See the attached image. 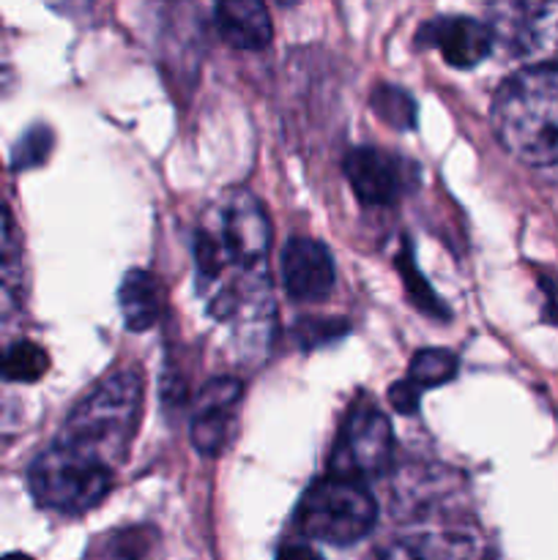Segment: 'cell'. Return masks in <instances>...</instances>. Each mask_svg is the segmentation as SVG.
<instances>
[{
  "mask_svg": "<svg viewBox=\"0 0 558 560\" xmlns=\"http://www.w3.org/2000/svg\"><path fill=\"white\" fill-rule=\"evenodd\" d=\"M490 118L498 142L518 162L558 164V66H531L509 77Z\"/></svg>",
  "mask_w": 558,
  "mask_h": 560,
  "instance_id": "cell-1",
  "label": "cell"
},
{
  "mask_svg": "<svg viewBox=\"0 0 558 560\" xmlns=\"http://www.w3.org/2000/svg\"><path fill=\"white\" fill-rule=\"evenodd\" d=\"M241 399V383L235 377H217L195 399L191 413V443L206 457H217L230 441L233 410Z\"/></svg>",
  "mask_w": 558,
  "mask_h": 560,
  "instance_id": "cell-9",
  "label": "cell"
},
{
  "mask_svg": "<svg viewBox=\"0 0 558 560\" xmlns=\"http://www.w3.org/2000/svg\"><path fill=\"white\" fill-rule=\"evenodd\" d=\"M454 375H457V359L449 350H419L408 366V381L421 388L443 386Z\"/></svg>",
  "mask_w": 558,
  "mask_h": 560,
  "instance_id": "cell-16",
  "label": "cell"
},
{
  "mask_svg": "<svg viewBox=\"0 0 558 560\" xmlns=\"http://www.w3.org/2000/svg\"><path fill=\"white\" fill-rule=\"evenodd\" d=\"M268 241L271 230L260 200L249 191H230L213 208L208 228L197 235V277L202 284H213L230 271L239 277H266Z\"/></svg>",
  "mask_w": 558,
  "mask_h": 560,
  "instance_id": "cell-2",
  "label": "cell"
},
{
  "mask_svg": "<svg viewBox=\"0 0 558 560\" xmlns=\"http://www.w3.org/2000/svg\"><path fill=\"white\" fill-rule=\"evenodd\" d=\"M213 20L219 36L235 49L255 52L271 42V14L263 0H217Z\"/></svg>",
  "mask_w": 558,
  "mask_h": 560,
  "instance_id": "cell-12",
  "label": "cell"
},
{
  "mask_svg": "<svg viewBox=\"0 0 558 560\" xmlns=\"http://www.w3.org/2000/svg\"><path fill=\"white\" fill-rule=\"evenodd\" d=\"M22 277L20 233L11 213L0 206V288L14 290Z\"/></svg>",
  "mask_w": 558,
  "mask_h": 560,
  "instance_id": "cell-18",
  "label": "cell"
},
{
  "mask_svg": "<svg viewBox=\"0 0 558 560\" xmlns=\"http://www.w3.org/2000/svg\"><path fill=\"white\" fill-rule=\"evenodd\" d=\"M399 159L377 148H353L345 156V175L350 189L364 206H392L408 186V173Z\"/></svg>",
  "mask_w": 558,
  "mask_h": 560,
  "instance_id": "cell-7",
  "label": "cell"
},
{
  "mask_svg": "<svg viewBox=\"0 0 558 560\" xmlns=\"http://www.w3.org/2000/svg\"><path fill=\"white\" fill-rule=\"evenodd\" d=\"M115 468L96 454L55 441L33 459L27 487L38 506L58 514H85L107 498Z\"/></svg>",
  "mask_w": 558,
  "mask_h": 560,
  "instance_id": "cell-4",
  "label": "cell"
},
{
  "mask_svg": "<svg viewBox=\"0 0 558 560\" xmlns=\"http://www.w3.org/2000/svg\"><path fill=\"white\" fill-rule=\"evenodd\" d=\"M277 560H323V556L315 547L306 545V541H284V545L279 547Z\"/></svg>",
  "mask_w": 558,
  "mask_h": 560,
  "instance_id": "cell-22",
  "label": "cell"
},
{
  "mask_svg": "<svg viewBox=\"0 0 558 560\" xmlns=\"http://www.w3.org/2000/svg\"><path fill=\"white\" fill-rule=\"evenodd\" d=\"M377 520L375 498L367 487L345 476H323L304 492L295 525L306 539L348 547L364 539Z\"/></svg>",
  "mask_w": 558,
  "mask_h": 560,
  "instance_id": "cell-5",
  "label": "cell"
},
{
  "mask_svg": "<svg viewBox=\"0 0 558 560\" xmlns=\"http://www.w3.org/2000/svg\"><path fill=\"white\" fill-rule=\"evenodd\" d=\"M142 408V381L135 370H120L93 388L66 419L60 441L115 465L126 457Z\"/></svg>",
  "mask_w": 558,
  "mask_h": 560,
  "instance_id": "cell-3",
  "label": "cell"
},
{
  "mask_svg": "<svg viewBox=\"0 0 558 560\" xmlns=\"http://www.w3.org/2000/svg\"><path fill=\"white\" fill-rule=\"evenodd\" d=\"M118 301L129 331H148L162 312V293H159L156 279L140 268L126 273L118 288Z\"/></svg>",
  "mask_w": 558,
  "mask_h": 560,
  "instance_id": "cell-14",
  "label": "cell"
},
{
  "mask_svg": "<svg viewBox=\"0 0 558 560\" xmlns=\"http://www.w3.org/2000/svg\"><path fill=\"white\" fill-rule=\"evenodd\" d=\"M375 560H492L474 530H416L388 541Z\"/></svg>",
  "mask_w": 558,
  "mask_h": 560,
  "instance_id": "cell-10",
  "label": "cell"
},
{
  "mask_svg": "<svg viewBox=\"0 0 558 560\" xmlns=\"http://www.w3.org/2000/svg\"><path fill=\"white\" fill-rule=\"evenodd\" d=\"M47 151H49V131L38 126V129H33L31 135H25V140L16 145L14 167H31V164H38Z\"/></svg>",
  "mask_w": 558,
  "mask_h": 560,
  "instance_id": "cell-20",
  "label": "cell"
},
{
  "mask_svg": "<svg viewBox=\"0 0 558 560\" xmlns=\"http://www.w3.org/2000/svg\"><path fill=\"white\" fill-rule=\"evenodd\" d=\"M392 454L394 435L386 413L372 402H361L350 410L339 430L328 470L334 476L356 481L377 479L381 474H386Z\"/></svg>",
  "mask_w": 558,
  "mask_h": 560,
  "instance_id": "cell-6",
  "label": "cell"
},
{
  "mask_svg": "<svg viewBox=\"0 0 558 560\" xmlns=\"http://www.w3.org/2000/svg\"><path fill=\"white\" fill-rule=\"evenodd\" d=\"M372 109L383 124L394 129H414L416 126V102L397 85H377L372 91Z\"/></svg>",
  "mask_w": 558,
  "mask_h": 560,
  "instance_id": "cell-17",
  "label": "cell"
},
{
  "mask_svg": "<svg viewBox=\"0 0 558 560\" xmlns=\"http://www.w3.org/2000/svg\"><path fill=\"white\" fill-rule=\"evenodd\" d=\"M419 399H421V386H416V383L408 381V377L394 383V386L388 388V402H392V408L403 416L416 413V410H419Z\"/></svg>",
  "mask_w": 558,
  "mask_h": 560,
  "instance_id": "cell-21",
  "label": "cell"
},
{
  "mask_svg": "<svg viewBox=\"0 0 558 560\" xmlns=\"http://www.w3.org/2000/svg\"><path fill=\"white\" fill-rule=\"evenodd\" d=\"M399 273H403V282H405V288H408L410 301H414L419 310H425L427 315L449 317V310L441 304V301H438V295L432 293V288L425 282V277L416 271V262L410 260V255L399 257Z\"/></svg>",
  "mask_w": 558,
  "mask_h": 560,
  "instance_id": "cell-19",
  "label": "cell"
},
{
  "mask_svg": "<svg viewBox=\"0 0 558 560\" xmlns=\"http://www.w3.org/2000/svg\"><path fill=\"white\" fill-rule=\"evenodd\" d=\"M0 560H33V558L25 556V552H9V556H3Z\"/></svg>",
  "mask_w": 558,
  "mask_h": 560,
  "instance_id": "cell-23",
  "label": "cell"
},
{
  "mask_svg": "<svg viewBox=\"0 0 558 560\" xmlns=\"http://www.w3.org/2000/svg\"><path fill=\"white\" fill-rule=\"evenodd\" d=\"M49 370V355L33 342H16L0 350V377L11 383H36Z\"/></svg>",
  "mask_w": 558,
  "mask_h": 560,
  "instance_id": "cell-15",
  "label": "cell"
},
{
  "mask_svg": "<svg viewBox=\"0 0 558 560\" xmlns=\"http://www.w3.org/2000/svg\"><path fill=\"white\" fill-rule=\"evenodd\" d=\"M421 44H430L454 69H474L490 55L492 33L470 16H441L421 27Z\"/></svg>",
  "mask_w": 558,
  "mask_h": 560,
  "instance_id": "cell-11",
  "label": "cell"
},
{
  "mask_svg": "<svg viewBox=\"0 0 558 560\" xmlns=\"http://www.w3.org/2000/svg\"><path fill=\"white\" fill-rule=\"evenodd\" d=\"M282 284L293 301L315 304L334 288V260L312 238H290L282 249Z\"/></svg>",
  "mask_w": 558,
  "mask_h": 560,
  "instance_id": "cell-8",
  "label": "cell"
},
{
  "mask_svg": "<svg viewBox=\"0 0 558 560\" xmlns=\"http://www.w3.org/2000/svg\"><path fill=\"white\" fill-rule=\"evenodd\" d=\"M518 42L531 66H558V0H528Z\"/></svg>",
  "mask_w": 558,
  "mask_h": 560,
  "instance_id": "cell-13",
  "label": "cell"
}]
</instances>
